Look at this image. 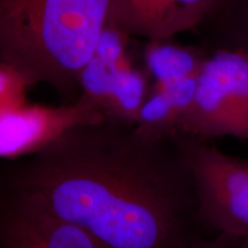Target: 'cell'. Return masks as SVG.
Wrapping results in <instances>:
<instances>
[{
    "label": "cell",
    "mask_w": 248,
    "mask_h": 248,
    "mask_svg": "<svg viewBox=\"0 0 248 248\" xmlns=\"http://www.w3.org/2000/svg\"><path fill=\"white\" fill-rule=\"evenodd\" d=\"M0 188L75 224L105 248H188L197 197L176 137L105 120L71 128L0 170Z\"/></svg>",
    "instance_id": "1"
},
{
    "label": "cell",
    "mask_w": 248,
    "mask_h": 248,
    "mask_svg": "<svg viewBox=\"0 0 248 248\" xmlns=\"http://www.w3.org/2000/svg\"><path fill=\"white\" fill-rule=\"evenodd\" d=\"M110 0H0V60L67 102L108 22Z\"/></svg>",
    "instance_id": "2"
},
{
    "label": "cell",
    "mask_w": 248,
    "mask_h": 248,
    "mask_svg": "<svg viewBox=\"0 0 248 248\" xmlns=\"http://www.w3.org/2000/svg\"><path fill=\"white\" fill-rule=\"evenodd\" d=\"M190 170L200 228L248 238V160L224 153L210 139L176 136Z\"/></svg>",
    "instance_id": "3"
},
{
    "label": "cell",
    "mask_w": 248,
    "mask_h": 248,
    "mask_svg": "<svg viewBox=\"0 0 248 248\" xmlns=\"http://www.w3.org/2000/svg\"><path fill=\"white\" fill-rule=\"evenodd\" d=\"M181 135L248 139V51L209 52Z\"/></svg>",
    "instance_id": "4"
},
{
    "label": "cell",
    "mask_w": 248,
    "mask_h": 248,
    "mask_svg": "<svg viewBox=\"0 0 248 248\" xmlns=\"http://www.w3.org/2000/svg\"><path fill=\"white\" fill-rule=\"evenodd\" d=\"M105 120L99 108L82 95L60 106L26 100L0 113V159L37 154L71 128Z\"/></svg>",
    "instance_id": "5"
},
{
    "label": "cell",
    "mask_w": 248,
    "mask_h": 248,
    "mask_svg": "<svg viewBox=\"0 0 248 248\" xmlns=\"http://www.w3.org/2000/svg\"><path fill=\"white\" fill-rule=\"evenodd\" d=\"M0 248H105L88 232L0 188Z\"/></svg>",
    "instance_id": "6"
},
{
    "label": "cell",
    "mask_w": 248,
    "mask_h": 248,
    "mask_svg": "<svg viewBox=\"0 0 248 248\" xmlns=\"http://www.w3.org/2000/svg\"><path fill=\"white\" fill-rule=\"evenodd\" d=\"M215 0H110L108 22L129 37L170 39L194 31Z\"/></svg>",
    "instance_id": "7"
},
{
    "label": "cell",
    "mask_w": 248,
    "mask_h": 248,
    "mask_svg": "<svg viewBox=\"0 0 248 248\" xmlns=\"http://www.w3.org/2000/svg\"><path fill=\"white\" fill-rule=\"evenodd\" d=\"M197 77L168 86H152L139 109L136 130L153 138H172L181 135L183 121L195 94Z\"/></svg>",
    "instance_id": "8"
},
{
    "label": "cell",
    "mask_w": 248,
    "mask_h": 248,
    "mask_svg": "<svg viewBox=\"0 0 248 248\" xmlns=\"http://www.w3.org/2000/svg\"><path fill=\"white\" fill-rule=\"evenodd\" d=\"M171 39L147 40L144 47V69L155 86H168L198 76L209 55L202 46H184Z\"/></svg>",
    "instance_id": "9"
},
{
    "label": "cell",
    "mask_w": 248,
    "mask_h": 248,
    "mask_svg": "<svg viewBox=\"0 0 248 248\" xmlns=\"http://www.w3.org/2000/svg\"><path fill=\"white\" fill-rule=\"evenodd\" d=\"M193 32L207 51H248V0H215Z\"/></svg>",
    "instance_id": "10"
},
{
    "label": "cell",
    "mask_w": 248,
    "mask_h": 248,
    "mask_svg": "<svg viewBox=\"0 0 248 248\" xmlns=\"http://www.w3.org/2000/svg\"><path fill=\"white\" fill-rule=\"evenodd\" d=\"M28 88L30 86L24 77L0 60V113L26 101Z\"/></svg>",
    "instance_id": "11"
},
{
    "label": "cell",
    "mask_w": 248,
    "mask_h": 248,
    "mask_svg": "<svg viewBox=\"0 0 248 248\" xmlns=\"http://www.w3.org/2000/svg\"><path fill=\"white\" fill-rule=\"evenodd\" d=\"M241 240L243 239L226 233H217L212 238H202L199 235L192 241L188 248H238Z\"/></svg>",
    "instance_id": "12"
},
{
    "label": "cell",
    "mask_w": 248,
    "mask_h": 248,
    "mask_svg": "<svg viewBox=\"0 0 248 248\" xmlns=\"http://www.w3.org/2000/svg\"><path fill=\"white\" fill-rule=\"evenodd\" d=\"M238 248H248V238H247V239L241 240V243H240L239 247H238Z\"/></svg>",
    "instance_id": "13"
}]
</instances>
